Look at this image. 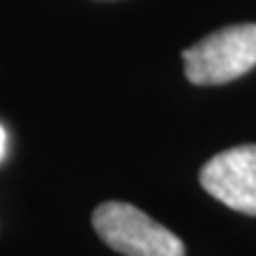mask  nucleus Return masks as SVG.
I'll return each instance as SVG.
<instances>
[{
	"instance_id": "obj_1",
	"label": "nucleus",
	"mask_w": 256,
	"mask_h": 256,
	"mask_svg": "<svg viewBox=\"0 0 256 256\" xmlns=\"http://www.w3.org/2000/svg\"><path fill=\"white\" fill-rule=\"evenodd\" d=\"M185 76L197 86L235 81L256 66V24H235L214 31L183 50Z\"/></svg>"
},
{
	"instance_id": "obj_2",
	"label": "nucleus",
	"mask_w": 256,
	"mask_h": 256,
	"mask_svg": "<svg viewBox=\"0 0 256 256\" xmlns=\"http://www.w3.org/2000/svg\"><path fill=\"white\" fill-rule=\"evenodd\" d=\"M95 232L126 256H185L183 240L126 202H104L92 214Z\"/></svg>"
},
{
	"instance_id": "obj_3",
	"label": "nucleus",
	"mask_w": 256,
	"mask_h": 256,
	"mask_svg": "<svg viewBox=\"0 0 256 256\" xmlns=\"http://www.w3.org/2000/svg\"><path fill=\"white\" fill-rule=\"evenodd\" d=\"M200 183L220 204L256 216V145H238L211 156L202 166Z\"/></svg>"
},
{
	"instance_id": "obj_4",
	"label": "nucleus",
	"mask_w": 256,
	"mask_h": 256,
	"mask_svg": "<svg viewBox=\"0 0 256 256\" xmlns=\"http://www.w3.org/2000/svg\"><path fill=\"white\" fill-rule=\"evenodd\" d=\"M5 156H8V130L0 124V162H2Z\"/></svg>"
}]
</instances>
